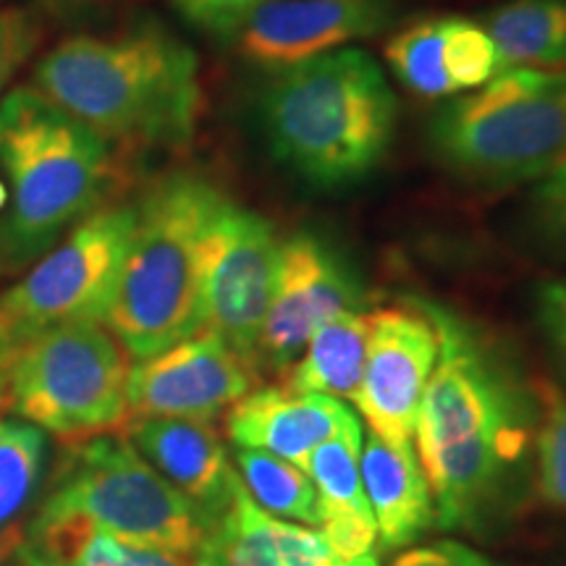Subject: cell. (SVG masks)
I'll list each match as a JSON object with an SVG mask.
<instances>
[{
	"mask_svg": "<svg viewBox=\"0 0 566 566\" xmlns=\"http://www.w3.org/2000/svg\"><path fill=\"white\" fill-rule=\"evenodd\" d=\"M124 433L147 464L187 495L212 525L221 520L237 472L231 470L221 436L210 420L142 417L126 422Z\"/></svg>",
	"mask_w": 566,
	"mask_h": 566,
	"instance_id": "17",
	"label": "cell"
},
{
	"mask_svg": "<svg viewBox=\"0 0 566 566\" xmlns=\"http://www.w3.org/2000/svg\"><path fill=\"white\" fill-rule=\"evenodd\" d=\"M134 221L137 205L97 208L0 294V357L55 325L105 321Z\"/></svg>",
	"mask_w": 566,
	"mask_h": 566,
	"instance_id": "9",
	"label": "cell"
},
{
	"mask_svg": "<svg viewBox=\"0 0 566 566\" xmlns=\"http://www.w3.org/2000/svg\"><path fill=\"white\" fill-rule=\"evenodd\" d=\"M129 370L105 323L55 325L6 354L9 412L66 443L116 433L129 420Z\"/></svg>",
	"mask_w": 566,
	"mask_h": 566,
	"instance_id": "8",
	"label": "cell"
},
{
	"mask_svg": "<svg viewBox=\"0 0 566 566\" xmlns=\"http://www.w3.org/2000/svg\"><path fill=\"white\" fill-rule=\"evenodd\" d=\"M438 336L417 412V449L446 530L475 527L535 443L537 399L483 336L443 304L412 296Z\"/></svg>",
	"mask_w": 566,
	"mask_h": 566,
	"instance_id": "1",
	"label": "cell"
},
{
	"mask_svg": "<svg viewBox=\"0 0 566 566\" xmlns=\"http://www.w3.org/2000/svg\"><path fill=\"white\" fill-rule=\"evenodd\" d=\"M200 556L205 566H380L375 554L349 562L317 530L263 512L239 478Z\"/></svg>",
	"mask_w": 566,
	"mask_h": 566,
	"instance_id": "18",
	"label": "cell"
},
{
	"mask_svg": "<svg viewBox=\"0 0 566 566\" xmlns=\"http://www.w3.org/2000/svg\"><path fill=\"white\" fill-rule=\"evenodd\" d=\"M363 304L365 289L344 254L313 231L292 233L281 242L258 359L286 370L321 325L344 313H363Z\"/></svg>",
	"mask_w": 566,
	"mask_h": 566,
	"instance_id": "11",
	"label": "cell"
},
{
	"mask_svg": "<svg viewBox=\"0 0 566 566\" xmlns=\"http://www.w3.org/2000/svg\"><path fill=\"white\" fill-rule=\"evenodd\" d=\"M359 464L380 546L386 551L412 546L436 516L433 493L412 446H394L370 430Z\"/></svg>",
	"mask_w": 566,
	"mask_h": 566,
	"instance_id": "19",
	"label": "cell"
},
{
	"mask_svg": "<svg viewBox=\"0 0 566 566\" xmlns=\"http://www.w3.org/2000/svg\"><path fill=\"white\" fill-rule=\"evenodd\" d=\"M19 566H205L200 554L142 546L84 522H53L24 530Z\"/></svg>",
	"mask_w": 566,
	"mask_h": 566,
	"instance_id": "21",
	"label": "cell"
},
{
	"mask_svg": "<svg viewBox=\"0 0 566 566\" xmlns=\"http://www.w3.org/2000/svg\"><path fill=\"white\" fill-rule=\"evenodd\" d=\"M396 0H268L233 32L247 63L279 71L386 32Z\"/></svg>",
	"mask_w": 566,
	"mask_h": 566,
	"instance_id": "14",
	"label": "cell"
},
{
	"mask_svg": "<svg viewBox=\"0 0 566 566\" xmlns=\"http://www.w3.org/2000/svg\"><path fill=\"white\" fill-rule=\"evenodd\" d=\"M535 483L548 506L566 512V394L551 380H537Z\"/></svg>",
	"mask_w": 566,
	"mask_h": 566,
	"instance_id": "26",
	"label": "cell"
},
{
	"mask_svg": "<svg viewBox=\"0 0 566 566\" xmlns=\"http://www.w3.org/2000/svg\"><path fill=\"white\" fill-rule=\"evenodd\" d=\"M9 412V399H6V357H0V415Z\"/></svg>",
	"mask_w": 566,
	"mask_h": 566,
	"instance_id": "33",
	"label": "cell"
},
{
	"mask_svg": "<svg viewBox=\"0 0 566 566\" xmlns=\"http://www.w3.org/2000/svg\"><path fill=\"white\" fill-rule=\"evenodd\" d=\"M281 239L260 212L226 197L202 250V331L258 367V346L279 273Z\"/></svg>",
	"mask_w": 566,
	"mask_h": 566,
	"instance_id": "10",
	"label": "cell"
},
{
	"mask_svg": "<svg viewBox=\"0 0 566 566\" xmlns=\"http://www.w3.org/2000/svg\"><path fill=\"white\" fill-rule=\"evenodd\" d=\"M0 168L11 189L0 258L24 265L101 208L111 184V147L40 90L0 101Z\"/></svg>",
	"mask_w": 566,
	"mask_h": 566,
	"instance_id": "5",
	"label": "cell"
},
{
	"mask_svg": "<svg viewBox=\"0 0 566 566\" xmlns=\"http://www.w3.org/2000/svg\"><path fill=\"white\" fill-rule=\"evenodd\" d=\"M40 42V27L30 13L19 9H0V101Z\"/></svg>",
	"mask_w": 566,
	"mask_h": 566,
	"instance_id": "27",
	"label": "cell"
},
{
	"mask_svg": "<svg viewBox=\"0 0 566 566\" xmlns=\"http://www.w3.org/2000/svg\"><path fill=\"white\" fill-rule=\"evenodd\" d=\"M226 433L239 449L265 451L304 470L317 446L338 436H363V424L334 396L271 386L250 391L229 409Z\"/></svg>",
	"mask_w": 566,
	"mask_h": 566,
	"instance_id": "16",
	"label": "cell"
},
{
	"mask_svg": "<svg viewBox=\"0 0 566 566\" xmlns=\"http://www.w3.org/2000/svg\"><path fill=\"white\" fill-rule=\"evenodd\" d=\"M367 359V315L344 313L315 331L286 388L359 401Z\"/></svg>",
	"mask_w": 566,
	"mask_h": 566,
	"instance_id": "22",
	"label": "cell"
},
{
	"mask_svg": "<svg viewBox=\"0 0 566 566\" xmlns=\"http://www.w3.org/2000/svg\"><path fill=\"white\" fill-rule=\"evenodd\" d=\"M21 537H24V527H19V525H13L0 533V566L11 562L13 554H17Z\"/></svg>",
	"mask_w": 566,
	"mask_h": 566,
	"instance_id": "32",
	"label": "cell"
},
{
	"mask_svg": "<svg viewBox=\"0 0 566 566\" xmlns=\"http://www.w3.org/2000/svg\"><path fill=\"white\" fill-rule=\"evenodd\" d=\"M428 153L483 187L541 179L566 158V74L512 66L451 97L428 122Z\"/></svg>",
	"mask_w": 566,
	"mask_h": 566,
	"instance_id": "6",
	"label": "cell"
},
{
	"mask_svg": "<svg viewBox=\"0 0 566 566\" xmlns=\"http://www.w3.org/2000/svg\"><path fill=\"white\" fill-rule=\"evenodd\" d=\"M367 315V359L359 412L375 436L412 446L417 412L438 357L433 323L417 304Z\"/></svg>",
	"mask_w": 566,
	"mask_h": 566,
	"instance_id": "13",
	"label": "cell"
},
{
	"mask_svg": "<svg viewBox=\"0 0 566 566\" xmlns=\"http://www.w3.org/2000/svg\"><path fill=\"white\" fill-rule=\"evenodd\" d=\"M384 59L409 92L430 101L464 95L509 69L485 27L464 17L409 21L388 38Z\"/></svg>",
	"mask_w": 566,
	"mask_h": 566,
	"instance_id": "15",
	"label": "cell"
},
{
	"mask_svg": "<svg viewBox=\"0 0 566 566\" xmlns=\"http://www.w3.org/2000/svg\"><path fill=\"white\" fill-rule=\"evenodd\" d=\"M226 195L200 174H168L137 202L105 328L145 359L202 331V250Z\"/></svg>",
	"mask_w": 566,
	"mask_h": 566,
	"instance_id": "4",
	"label": "cell"
},
{
	"mask_svg": "<svg viewBox=\"0 0 566 566\" xmlns=\"http://www.w3.org/2000/svg\"><path fill=\"white\" fill-rule=\"evenodd\" d=\"M45 430L27 420H0V533L32 504L45 470Z\"/></svg>",
	"mask_w": 566,
	"mask_h": 566,
	"instance_id": "25",
	"label": "cell"
},
{
	"mask_svg": "<svg viewBox=\"0 0 566 566\" xmlns=\"http://www.w3.org/2000/svg\"><path fill=\"white\" fill-rule=\"evenodd\" d=\"M32 82L108 145H187L202 108L197 53L155 21L63 40L38 61Z\"/></svg>",
	"mask_w": 566,
	"mask_h": 566,
	"instance_id": "2",
	"label": "cell"
},
{
	"mask_svg": "<svg viewBox=\"0 0 566 566\" xmlns=\"http://www.w3.org/2000/svg\"><path fill=\"white\" fill-rule=\"evenodd\" d=\"M268 0H174V6L189 24L210 34L229 38L244 24L254 9Z\"/></svg>",
	"mask_w": 566,
	"mask_h": 566,
	"instance_id": "28",
	"label": "cell"
},
{
	"mask_svg": "<svg viewBox=\"0 0 566 566\" xmlns=\"http://www.w3.org/2000/svg\"><path fill=\"white\" fill-rule=\"evenodd\" d=\"M53 522H84L176 554H200L216 527L147 464L124 430L69 443L30 525Z\"/></svg>",
	"mask_w": 566,
	"mask_h": 566,
	"instance_id": "7",
	"label": "cell"
},
{
	"mask_svg": "<svg viewBox=\"0 0 566 566\" xmlns=\"http://www.w3.org/2000/svg\"><path fill=\"white\" fill-rule=\"evenodd\" d=\"M533 212L551 242L566 250V158L541 176L533 195Z\"/></svg>",
	"mask_w": 566,
	"mask_h": 566,
	"instance_id": "29",
	"label": "cell"
},
{
	"mask_svg": "<svg viewBox=\"0 0 566 566\" xmlns=\"http://www.w3.org/2000/svg\"><path fill=\"white\" fill-rule=\"evenodd\" d=\"M399 103L384 69L344 48L268 71L258 126L275 166L317 192L359 187L394 147Z\"/></svg>",
	"mask_w": 566,
	"mask_h": 566,
	"instance_id": "3",
	"label": "cell"
},
{
	"mask_svg": "<svg viewBox=\"0 0 566 566\" xmlns=\"http://www.w3.org/2000/svg\"><path fill=\"white\" fill-rule=\"evenodd\" d=\"M359 449L363 436H338L317 446L304 464L317 491L323 535L349 562L373 556L378 543V527L359 475Z\"/></svg>",
	"mask_w": 566,
	"mask_h": 566,
	"instance_id": "20",
	"label": "cell"
},
{
	"mask_svg": "<svg viewBox=\"0 0 566 566\" xmlns=\"http://www.w3.org/2000/svg\"><path fill=\"white\" fill-rule=\"evenodd\" d=\"M237 467L247 493L263 512L321 527L317 491L302 467L252 449H239Z\"/></svg>",
	"mask_w": 566,
	"mask_h": 566,
	"instance_id": "24",
	"label": "cell"
},
{
	"mask_svg": "<svg viewBox=\"0 0 566 566\" xmlns=\"http://www.w3.org/2000/svg\"><path fill=\"white\" fill-rule=\"evenodd\" d=\"M391 566H501L480 551L457 541H438L415 546L401 554Z\"/></svg>",
	"mask_w": 566,
	"mask_h": 566,
	"instance_id": "31",
	"label": "cell"
},
{
	"mask_svg": "<svg viewBox=\"0 0 566 566\" xmlns=\"http://www.w3.org/2000/svg\"><path fill=\"white\" fill-rule=\"evenodd\" d=\"M252 380L254 367L244 357H239L216 334L200 331L132 365L126 380V409L129 420H212L250 394Z\"/></svg>",
	"mask_w": 566,
	"mask_h": 566,
	"instance_id": "12",
	"label": "cell"
},
{
	"mask_svg": "<svg viewBox=\"0 0 566 566\" xmlns=\"http://www.w3.org/2000/svg\"><path fill=\"white\" fill-rule=\"evenodd\" d=\"M3 202H6V189H3V184H0V208H3Z\"/></svg>",
	"mask_w": 566,
	"mask_h": 566,
	"instance_id": "34",
	"label": "cell"
},
{
	"mask_svg": "<svg viewBox=\"0 0 566 566\" xmlns=\"http://www.w3.org/2000/svg\"><path fill=\"white\" fill-rule=\"evenodd\" d=\"M535 321L566 373V279L543 281L535 286Z\"/></svg>",
	"mask_w": 566,
	"mask_h": 566,
	"instance_id": "30",
	"label": "cell"
},
{
	"mask_svg": "<svg viewBox=\"0 0 566 566\" xmlns=\"http://www.w3.org/2000/svg\"><path fill=\"white\" fill-rule=\"evenodd\" d=\"M506 66L546 69L566 63V0H506L480 21Z\"/></svg>",
	"mask_w": 566,
	"mask_h": 566,
	"instance_id": "23",
	"label": "cell"
}]
</instances>
